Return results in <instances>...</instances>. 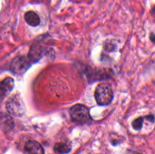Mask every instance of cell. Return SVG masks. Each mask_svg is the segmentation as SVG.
Masks as SVG:
<instances>
[{
	"label": "cell",
	"mask_w": 155,
	"mask_h": 154,
	"mask_svg": "<svg viewBox=\"0 0 155 154\" xmlns=\"http://www.w3.org/2000/svg\"><path fill=\"white\" fill-rule=\"evenodd\" d=\"M94 97L99 105L104 106L110 104L114 98V92L111 85L106 83L100 84L95 89Z\"/></svg>",
	"instance_id": "6da1fadb"
},
{
	"label": "cell",
	"mask_w": 155,
	"mask_h": 154,
	"mask_svg": "<svg viewBox=\"0 0 155 154\" xmlns=\"http://www.w3.org/2000/svg\"><path fill=\"white\" fill-rule=\"evenodd\" d=\"M70 115L72 120L78 123H88L92 121L89 109L83 104L74 105L70 110Z\"/></svg>",
	"instance_id": "7a4b0ae2"
},
{
	"label": "cell",
	"mask_w": 155,
	"mask_h": 154,
	"mask_svg": "<svg viewBox=\"0 0 155 154\" xmlns=\"http://www.w3.org/2000/svg\"><path fill=\"white\" fill-rule=\"evenodd\" d=\"M5 108L7 113L13 116L20 117L25 112V104L19 94H15L10 99H8L5 104Z\"/></svg>",
	"instance_id": "3957f363"
},
{
	"label": "cell",
	"mask_w": 155,
	"mask_h": 154,
	"mask_svg": "<svg viewBox=\"0 0 155 154\" xmlns=\"http://www.w3.org/2000/svg\"><path fill=\"white\" fill-rule=\"evenodd\" d=\"M31 64L32 63L26 55L17 56L10 64V70L15 74H22L28 70Z\"/></svg>",
	"instance_id": "277c9868"
},
{
	"label": "cell",
	"mask_w": 155,
	"mask_h": 154,
	"mask_svg": "<svg viewBox=\"0 0 155 154\" xmlns=\"http://www.w3.org/2000/svg\"><path fill=\"white\" fill-rule=\"evenodd\" d=\"M45 52H46V49L44 48L43 46L39 44H33L26 56L28 57V59L30 60L32 64H35V63H37L45 54Z\"/></svg>",
	"instance_id": "5b68a950"
},
{
	"label": "cell",
	"mask_w": 155,
	"mask_h": 154,
	"mask_svg": "<svg viewBox=\"0 0 155 154\" xmlns=\"http://www.w3.org/2000/svg\"><path fill=\"white\" fill-rule=\"evenodd\" d=\"M14 79L10 77L5 78L0 83V101H3L9 94L14 88Z\"/></svg>",
	"instance_id": "8992f818"
},
{
	"label": "cell",
	"mask_w": 155,
	"mask_h": 154,
	"mask_svg": "<svg viewBox=\"0 0 155 154\" xmlns=\"http://www.w3.org/2000/svg\"><path fill=\"white\" fill-rule=\"evenodd\" d=\"M25 154H45V151L39 143L29 141L25 145Z\"/></svg>",
	"instance_id": "52a82bcc"
},
{
	"label": "cell",
	"mask_w": 155,
	"mask_h": 154,
	"mask_svg": "<svg viewBox=\"0 0 155 154\" xmlns=\"http://www.w3.org/2000/svg\"><path fill=\"white\" fill-rule=\"evenodd\" d=\"M25 22L31 26H37L40 24V17L34 11H28L25 14Z\"/></svg>",
	"instance_id": "ba28073f"
},
{
	"label": "cell",
	"mask_w": 155,
	"mask_h": 154,
	"mask_svg": "<svg viewBox=\"0 0 155 154\" xmlns=\"http://www.w3.org/2000/svg\"><path fill=\"white\" fill-rule=\"evenodd\" d=\"M54 150L55 152L59 154H66L70 152L71 151V146L68 143H58L54 145Z\"/></svg>",
	"instance_id": "9c48e42d"
},
{
	"label": "cell",
	"mask_w": 155,
	"mask_h": 154,
	"mask_svg": "<svg viewBox=\"0 0 155 154\" xmlns=\"http://www.w3.org/2000/svg\"><path fill=\"white\" fill-rule=\"evenodd\" d=\"M143 123V117H139V118L135 119V120L133 122V124H132V125H133V127H134V130L139 131V130L142 129Z\"/></svg>",
	"instance_id": "30bf717a"
},
{
	"label": "cell",
	"mask_w": 155,
	"mask_h": 154,
	"mask_svg": "<svg viewBox=\"0 0 155 154\" xmlns=\"http://www.w3.org/2000/svg\"><path fill=\"white\" fill-rule=\"evenodd\" d=\"M146 119H147V120H150V122H152V123H153V122H154V117H153V115L146 116Z\"/></svg>",
	"instance_id": "8fae6325"
},
{
	"label": "cell",
	"mask_w": 155,
	"mask_h": 154,
	"mask_svg": "<svg viewBox=\"0 0 155 154\" xmlns=\"http://www.w3.org/2000/svg\"><path fill=\"white\" fill-rule=\"evenodd\" d=\"M151 39H152V41L153 42V34H151Z\"/></svg>",
	"instance_id": "7c38bea8"
}]
</instances>
